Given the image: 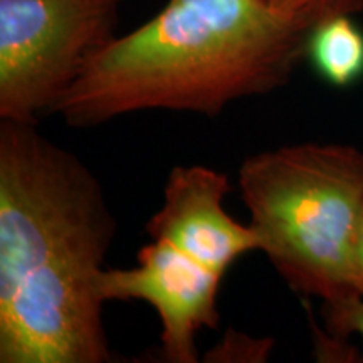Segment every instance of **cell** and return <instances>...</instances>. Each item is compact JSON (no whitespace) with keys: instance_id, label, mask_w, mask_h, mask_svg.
I'll return each instance as SVG.
<instances>
[{"instance_id":"6da1fadb","label":"cell","mask_w":363,"mask_h":363,"mask_svg":"<svg viewBox=\"0 0 363 363\" xmlns=\"http://www.w3.org/2000/svg\"><path fill=\"white\" fill-rule=\"evenodd\" d=\"M101 182L35 123L0 120V362L106 363Z\"/></svg>"},{"instance_id":"9c48e42d","label":"cell","mask_w":363,"mask_h":363,"mask_svg":"<svg viewBox=\"0 0 363 363\" xmlns=\"http://www.w3.org/2000/svg\"><path fill=\"white\" fill-rule=\"evenodd\" d=\"M352 284H353V289H355L357 296L363 298V214L360 219V225H358V230H357L355 247H353Z\"/></svg>"},{"instance_id":"7a4b0ae2","label":"cell","mask_w":363,"mask_h":363,"mask_svg":"<svg viewBox=\"0 0 363 363\" xmlns=\"http://www.w3.org/2000/svg\"><path fill=\"white\" fill-rule=\"evenodd\" d=\"M362 9L363 0H169L116 35L52 115L74 128L147 110L217 116L288 84L316 27Z\"/></svg>"},{"instance_id":"5b68a950","label":"cell","mask_w":363,"mask_h":363,"mask_svg":"<svg viewBox=\"0 0 363 363\" xmlns=\"http://www.w3.org/2000/svg\"><path fill=\"white\" fill-rule=\"evenodd\" d=\"M224 276L165 240L152 239L138 251L136 264L104 269L99 293L104 301H143L162 323V357L170 363H197V337L219 325Z\"/></svg>"},{"instance_id":"8992f818","label":"cell","mask_w":363,"mask_h":363,"mask_svg":"<svg viewBox=\"0 0 363 363\" xmlns=\"http://www.w3.org/2000/svg\"><path fill=\"white\" fill-rule=\"evenodd\" d=\"M229 192V177L219 170L203 165L175 167L167 179L162 207L147 222L148 235L225 276L240 256L261 247L251 224H239L225 211Z\"/></svg>"},{"instance_id":"3957f363","label":"cell","mask_w":363,"mask_h":363,"mask_svg":"<svg viewBox=\"0 0 363 363\" xmlns=\"http://www.w3.org/2000/svg\"><path fill=\"white\" fill-rule=\"evenodd\" d=\"M240 197L259 251L303 296L325 308L357 299L352 261L363 214V152L342 143H299L247 157Z\"/></svg>"},{"instance_id":"277c9868","label":"cell","mask_w":363,"mask_h":363,"mask_svg":"<svg viewBox=\"0 0 363 363\" xmlns=\"http://www.w3.org/2000/svg\"><path fill=\"white\" fill-rule=\"evenodd\" d=\"M125 0H0V120L39 123L116 38Z\"/></svg>"},{"instance_id":"52a82bcc","label":"cell","mask_w":363,"mask_h":363,"mask_svg":"<svg viewBox=\"0 0 363 363\" xmlns=\"http://www.w3.org/2000/svg\"><path fill=\"white\" fill-rule=\"evenodd\" d=\"M308 57L330 84L345 88L363 74V33L350 13L321 22L311 35Z\"/></svg>"},{"instance_id":"ba28073f","label":"cell","mask_w":363,"mask_h":363,"mask_svg":"<svg viewBox=\"0 0 363 363\" xmlns=\"http://www.w3.org/2000/svg\"><path fill=\"white\" fill-rule=\"evenodd\" d=\"M326 330L337 337L358 335L363 343V298L345 303L337 308H325Z\"/></svg>"}]
</instances>
